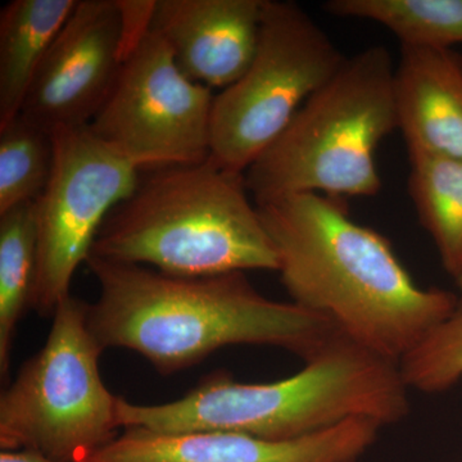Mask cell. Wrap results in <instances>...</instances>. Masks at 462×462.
I'll return each instance as SVG.
<instances>
[{"instance_id":"obj_6","label":"cell","mask_w":462,"mask_h":462,"mask_svg":"<svg viewBox=\"0 0 462 462\" xmlns=\"http://www.w3.org/2000/svg\"><path fill=\"white\" fill-rule=\"evenodd\" d=\"M51 318L47 342L0 396V448L89 462L118 436L120 397L100 375L88 303L69 296Z\"/></svg>"},{"instance_id":"obj_11","label":"cell","mask_w":462,"mask_h":462,"mask_svg":"<svg viewBox=\"0 0 462 462\" xmlns=\"http://www.w3.org/2000/svg\"><path fill=\"white\" fill-rule=\"evenodd\" d=\"M382 428L370 419H352L287 440L226 431L125 430L89 462H356L376 442Z\"/></svg>"},{"instance_id":"obj_18","label":"cell","mask_w":462,"mask_h":462,"mask_svg":"<svg viewBox=\"0 0 462 462\" xmlns=\"http://www.w3.org/2000/svg\"><path fill=\"white\" fill-rule=\"evenodd\" d=\"M51 134L18 116L0 127V215L35 202L53 167Z\"/></svg>"},{"instance_id":"obj_15","label":"cell","mask_w":462,"mask_h":462,"mask_svg":"<svg viewBox=\"0 0 462 462\" xmlns=\"http://www.w3.org/2000/svg\"><path fill=\"white\" fill-rule=\"evenodd\" d=\"M409 194L446 272L462 273V158L410 156Z\"/></svg>"},{"instance_id":"obj_19","label":"cell","mask_w":462,"mask_h":462,"mask_svg":"<svg viewBox=\"0 0 462 462\" xmlns=\"http://www.w3.org/2000/svg\"><path fill=\"white\" fill-rule=\"evenodd\" d=\"M410 391L442 393L462 380V305L419 343L400 363Z\"/></svg>"},{"instance_id":"obj_16","label":"cell","mask_w":462,"mask_h":462,"mask_svg":"<svg viewBox=\"0 0 462 462\" xmlns=\"http://www.w3.org/2000/svg\"><path fill=\"white\" fill-rule=\"evenodd\" d=\"M336 17L379 23L403 47L452 50L462 44V0H328Z\"/></svg>"},{"instance_id":"obj_10","label":"cell","mask_w":462,"mask_h":462,"mask_svg":"<svg viewBox=\"0 0 462 462\" xmlns=\"http://www.w3.org/2000/svg\"><path fill=\"white\" fill-rule=\"evenodd\" d=\"M117 0H79L36 74L21 116L47 132L88 126L124 62Z\"/></svg>"},{"instance_id":"obj_3","label":"cell","mask_w":462,"mask_h":462,"mask_svg":"<svg viewBox=\"0 0 462 462\" xmlns=\"http://www.w3.org/2000/svg\"><path fill=\"white\" fill-rule=\"evenodd\" d=\"M288 378L236 382L207 376L172 402L136 404L118 398L121 430L154 433L226 431L264 439L310 436L352 419L396 424L410 412L400 365L342 338Z\"/></svg>"},{"instance_id":"obj_4","label":"cell","mask_w":462,"mask_h":462,"mask_svg":"<svg viewBox=\"0 0 462 462\" xmlns=\"http://www.w3.org/2000/svg\"><path fill=\"white\" fill-rule=\"evenodd\" d=\"M142 172L132 196L106 218L91 256L182 278L278 273V252L245 173L211 158Z\"/></svg>"},{"instance_id":"obj_12","label":"cell","mask_w":462,"mask_h":462,"mask_svg":"<svg viewBox=\"0 0 462 462\" xmlns=\"http://www.w3.org/2000/svg\"><path fill=\"white\" fill-rule=\"evenodd\" d=\"M266 0H154L152 29L194 83L226 89L247 71Z\"/></svg>"},{"instance_id":"obj_2","label":"cell","mask_w":462,"mask_h":462,"mask_svg":"<svg viewBox=\"0 0 462 462\" xmlns=\"http://www.w3.org/2000/svg\"><path fill=\"white\" fill-rule=\"evenodd\" d=\"M99 297L88 325L103 349L142 355L162 375L230 346H267L311 360L346 338L324 316L261 294L245 273L182 278L89 256Z\"/></svg>"},{"instance_id":"obj_13","label":"cell","mask_w":462,"mask_h":462,"mask_svg":"<svg viewBox=\"0 0 462 462\" xmlns=\"http://www.w3.org/2000/svg\"><path fill=\"white\" fill-rule=\"evenodd\" d=\"M397 129L409 156L462 158V58L403 47L394 71Z\"/></svg>"},{"instance_id":"obj_9","label":"cell","mask_w":462,"mask_h":462,"mask_svg":"<svg viewBox=\"0 0 462 462\" xmlns=\"http://www.w3.org/2000/svg\"><path fill=\"white\" fill-rule=\"evenodd\" d=\"M53 167L33 205L38 263L32 309L53 316L87 263L106 218L132 196L141 171L98 141L89 127L51 132Z\"/></svg>"},{"instance_id":"obj_1","label":"cell","mask_w":462,"mask_h":462,"mask_svg":"<svg viewBox=\"0 0 462 462\" xmlns=\"http://www.w3.org/2000/svg\"><path fill=\"white\" fill-rule=\"evenodd\" d=\"M257 209L291 302L374 355L400 365L460 305L457 294L413 281L389 240L352 220L339 199L291 194Z\"/></svg>"},{"instance_id":"obj_21","label":"cell","mask_w":462,"mask_h":462,"mask_svg":"<svg viewBox=\"0 0 462 462\" xmlns=\"http://www.w3.org/2000/svg\"><path fill=\"white\" fill-rule=\"evenodd\" d=\"M455 281L457 282L458 298H460V305H462V273L455 279Z\"/></svg>"},{"instance_id":"obj_5","label":"cell","mask_w":462,"mask_h":462,"mask_svg":"<svg viewBox=\"0 0 462 462\" xmlns=\"http://www.w3.org/2000/svg\"><path fill=\"white\" fill-rule=\"evenodd\" d=\"M394 71L384 45L346 57L245 172L256 206L300 193L376 196V151L397 129Z\"/></svg>"},{"instance_id":"obj_8","label":"cell","mask_w":462,"mask_h":462,"mask_svg":"<svg viewBox=\"0 0 462 462\" xmlns=\"http://www.w3.org/2000/svg\"><path fill=\"white\" fill-rule=\"evenodd\" d=\"M212 89L191 81L153 29L125 54L114 89L88 125L139 171L199 165L211 156Z\"/></svg>"},{"instance_id":"obj_20","label":"cell","mask_w":462,"mask_h":462,"mask_svg":"<svg viewBox=\"0 0 462 462\" xmlns=\"http://www.w3.org/2000/svg\"><path fill=\"white\" fill-rule=\"evenodd\" d=\"M0 462H58L32 449L0 452Z\"/></svg>"},{"instance_id":"obj_14","label":"cell","mask_w":462,"mask_h":462,"mask_svg":"<svg viewBox=\"0 0 462 462\" xmlns=\"http://www.w3.org/2000/svg\"><path fill=\"white\" fill-rule=\"evenodd\" d=\"M79 0H14L0 12V127L23 112L36 74Z\"/></svg>"},{"instance_id":"obj_17","label":"cell","mask_w":462,"mask_h":462,"mask_svg":"<svg viewBox=\"0 0 462 462\" xmlns=\"http://www.w3.org/2000/svg\"><path fill=\"white\" fill-rule=\"evenodd\" d=\"M33 203V202H32ZM0 215V375L8 376L12 348L23 312L32 309L38 243L33 205Z\"/></svg>"},{"instance_id":"obj_7","label":"cell","mask_w":462,"mask_h":462,"mask_svg":"<svg viewBox=\"0 0 462 462\" xmlns=\"http://www.w3.org/2000/svg\"><path fill=\"white\" fill-rule=\"evenodd\" d=\"M346 60L305 9L266 0L251 66L215 97L209 158L230 171H247Z\"/></svg>"}]
</instances>
